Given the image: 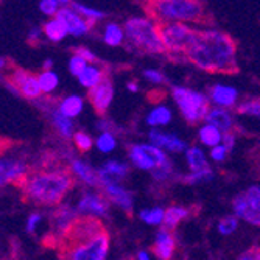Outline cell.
Masks as SVG:
<instances>
[{
    "mask_svg": "<svg viewBox=\"0 0 260 260\" xmlns=\"http://www.w3.org/2000/svg\"><path fill=\"white\" fill-rule=\"evenodd\" d=\"M185 59L203 72L232 74L237 70V45L228 33L217 28H204L200 30Z\"/></svg>",
    "mask_w": 260,
    "mask_h": 260,
    "instance_id": "1",
    "label": "cell"
},
{
    "mask_svg": "<svg viewBox=\"0 0 260 260\" xmlns=\"http://www.w3.org/2000/svg\"><path fill=\"white\" fill-rule=\"evenodd\" d=\"M72 187V170L58 164H44L30 169L27 178L20 184L23 198L38 206H58Z\"/></svg>",
    "mask_w": 260,
    "mask_h": 260,
    "instance_id": "2",
    "label": "cell"
},
{
    "mask_svg": "<svg viewBox=\"0 0 260 260\" xmlns=\"http://www.w3.org/2000/svg\"><path fill=\"white\" fill-rule=\"evenodd\" d=\"M147 13L159 25L162 23H188L209 25L210 16L203 0H147Z\"/></svg>",
    "mask_w": 260,
    "mask_h": 260,
    "instance_id": "3",
    "label": "cell"
},
{
    "mask_svg": "<svg viewBox=\"0 0 260 260\" xmlns=\"http://www.w3.org/2000/svg\"><path fill=\"white\" fill-rule=\"evenodd\" d=\"M125 36L131 49L144 55H162L165 53L160 25L150 16L129 17L125 23Z\"/></svg>",
    "mask_w": 260,
    "mask_h": 260,
    "instance_id": "4",
    "label": "cell"
},
{
    "mask_svg": "<svg viewBox=\"0 0 260 260\" xmlns=\"http://www.w3.org/2000/svg\"><path fill=\"white\" fill-rule=\"evenodd\" d=\"M62 260H106L109 252V234L103 232L81 240H62L56 245Z\"/></svg>",
    "mask_w": 260,
    "mask_h": 260,
    "instance_id": "5",
    "label": "cell"
},
{
    "mask_svg": "<svg viewBox=\"0 0 260 260\" xmlns=\"http://www.w3.org/2000/svg\"><path fill=\"white\" fill-rule=\"evenodd\" d=\"M198 35L200 30L188 23H162L160 25V38L165 53L172 58H185Z\"/></svg>",
    "mask_w": 260,
    "mask_h": 260,
    "instance_id": "6",
    "label": "cell"
},
{
    "mask_svg": "<svg viewBox=\"0 0 260 260\" xmlns=\"http://www.w3.org/2000/svg\"><path fill=\"white\" fill-rule=\"evenodd\" d=\"M172 97L188 123L195 125L198 122H204L210 109V102L206 93L193 90L190 87L175 86L172 89Z\"/></svg>",
    "mask_w": 260,
    "mask_h": 260,
    "instance_id": "7",
    "label": "cell"
},
{
    "mask_svg": "<svg viewBox=\"0 0 260 260\" xmlns=\"http://www.w3.org/2000/svg\"><path fill=\"white\" fill-rule=\"evenodd\" d=\"M28 172L30 167L23 160V157L8 153V148L4 153H0V187L8 184L20 187L23 179L27 178Z\"/></svg>",
    "mask_w": 260,
    "mask_h": 260,
    "instance_id": "8",
    "label": "cell"
},
{
    "mask_svg": "<svg viewBox=\"0 0 260 260\" xmlns=\"http://www.w3.org/2000/svg\"><path fill=\"white\" fill-rule=\"evenodd\" d=\"M8 87L16 93L28 100H38L42 95L38 75L31 74L30 70L14 67L8 75Z\"/></svg>",
    "mask_w": 260,
    "mask_h": 260,
    "instance_id": "9",
    "label": "cell"
},
{
    "mask_svg": "<svg viewBox=\"0 0 260 260\" xmlns=\"http://www.w3.org/2000/svg\"><path fill=\"white\" fill-rule=\"evenodd\" d=\"M56 17L64 23L69 36H75V38L86 36L90 33V30L93 27L87 19H84L72 7H62Z\"/></svg>",
    "mask_w": 260,
    "mask_h": 260,
    "instance_id": "10",
    "label": "cell"
},
{
    "mask_svg": "<svg viewBox=\"0 0 260 260\" xmlns=\"http://www.w3.org/2000/svg\"><path fill=\"white\" fill-rule=\"evenodd\" d=\"M80 217L78 210L70 207V206H61L59 209L55 210L53 214V220H52V228L53 232L50 235L52 243L56 246V243L59 242V239L67 232V229L74 224V221Z\"/></svg>",
    "mask_w": 260,
    "mask_h": 260,
    "instance_id": "11",
    "label": "cell"
},
{
    "mask_svg": "<svg viewBox=\"0 0 260 260\" xmlns=\"http://www.w3.org/2000/svg\"><path fill=\"white\" fill-rule=\"evenodd\" d=\"M87 99L90 102V105L93 106L97 114L105 115L106 111L109 109L112 99H114V86L112 83L106 78L103 83H100L99 86H95L93 89L89 90Z\"/></svg>",
    "mask_w": 260,
    "mask_h": 260,
    "instance_id": "12",
    "label": "cell"
},
{
    "mask_svg": "<svg viewBox=\"0 0 260 260\" xmlns=\"http://www.w3.org/2000/svg\"><path fill=\"white\" fill-rule=\"evenodd\" d=\"M77 210L80 215H92V217H108L109 203L108 198L99 193H86L78 201Z\"/></svg>",
    "mask_w": 260,
    "mask_h": 260,
    "instance_id": "13",
    "label": "cell"
},
{
    "mask_svg": "<svg viewBox=\"0 0 260 260\" xmlns=\"http://www.w3.org/2000/svg\"><path fill=\"white\" fill-rule=\"evenodd\" d=\"M209 102L215 108L231 109L239 102V90L228 84H214L207 90Z\"/></svg>",
    "mask_w": 260,
    "mask_h": 260,
    "instance_id": "14",
    "label": "cell"
},
{
    "mask_svg": "<svg viewBox=\"0 0 260 260\" xmlns=\"http://www.w3.org/2000/svg\"><path fill=\"white\" fill-rule=\"evenodd\" d=\"M232 207L237 218H242L252 226H260V206L255 204L246 193L235 197Z\"/></svg>",
    "mask_w": 260,
    "mask_h": 260,
    "instance_id": "15",
    "label": "cell"
},
{
    "mask_svg": "<svg viewBox=\"0 0 260 260\" xmlns=\"http://www.w3.org/2000/svg\"><path fill=\"white\" fill-rule=\"evenodd\" d=\"M175 249H176L175 235L167 228H162L156 234V240H154V243L151 246L153 254L159 260H172V257L175 254Z\"/></svg>",
    "mask_w": 260,
    "mask_h": 260,
    "instance_id": "16",
    "label": "cell"
},
{
    "mask_svg": "<svg viewBox=\"0 0 260 260\" xmlns=\"http://www.w3.org/2000/svg\"><path fill=\"white\" fill-rule=\"evenodd\" d=\"M102 187L105 197L109 201H112L114 204H117L126 212L133 210V195L123 185H120L119 182H105L102 184Z\"/></svg>",
    "mask_w": 260,
    "mask_h": 260,
    "instance_id": "17",
    "label": "cell"
},
{
    "mask_svg": "<svg viewBox=\"0 0 260 260\" xmlns=\"http://www.w3.org/2000/svg\"><path fill=\"white\" fill-rule=\"evenodd\" d=\"M150 140H151L153 145H156V147H159L162 150H169V151H173V153L187 151V144L184 140H181L175 134L162 133L157 128H153L150 131Z\"/></svg>",
    "mask_w": 260,
    "mask_h": 260,
    "instance_id": "18",
    "label": "cell"
},
{
    "mask_svg": "<svg viewBox=\"0 0 260 260\" xmlns=\"http://www.w3.org/2000/svg\"><path fill=\"white\" fill-rule=\"evenodd\" d=\"M204 123H209L212 126L218 128L223 134L224 133H231L234 129V115L231 114L229 109H224V108H210L206 119H204Z\"/></svg>",
    "mask_w": 260,
    "mask_h": 260,
    "instance_id": "19",
    "label": "cell"
},
{
    "mask_svg": "<svg viewBox=\"0 0 260 260\" xmlns=\"http://www.w3.org/2000/svg\"><path fill=\"white\" fill-rule=\"evenodd\" d=\"M129 173V167L125 162H119V160H109L106 162L103 167L99 170V176H100V182H120L123 178H126Z\"/></svg>",
    "mask_w": 260,
    "mask_h": 260,
    "instance_id": "20",
    "label": "cell"
},
{
    "mask_svg": "<svg viewBox=\"0 0 260 260\" xmlns=\"http://www.w3.org/2000/svg\"><path fill=\"white\" fill-rule=\"evenodd\" d=\"M128 156L133 165H136L137 169L142 170H154L156 169V162L150 156L145 144H133L128 147Z\"/></svg>",
    "mask_w": 260,
    "mask_h": 260,
    "instance_id": "21",
    "label": "cell"
},
{
    "mask_svg": "<svg viewBox=\"0 0 260 260\" xmlns=\"http://www.w3.org/2000/svg\"><path fill=\"white\" fill-rule=\"evenodd\" d=\"M70 170H72V173L77 178H80L84 184H87L90 187H99V185H102L99 172L93 170L89 164H86L83 160H72V164H70Z\"/></svg>",
    "mask_w": 260,
    "mask_h": 260,
    "instance_id": "22",
    "label": "cell"
},
{
    "mask_svg": "<svg viewBox=\"0 0 260 260\" xmlns=\"http://www.w3.org/2000/svg\"><path fill=\"white\" fill-rule=\"evenodd\" d=\"M105 80H106L105 69L102 66H97V64H87V67L83 70V74L78 77L80 84L83 87H86L87 90H90L95 86H99Z\"/></svg>",
    "mask_w": 260,
    "mask_h": 260,
    "instance_id": "23",
    "label": "cell"
},
{
    "mask_svg": "<svg viewBox=\"0 0 260 260\" xmlns=\"http://www.w3.org/2000/svg\"><path fill=\"white\" fill-rule=\"evenodd\" d=\"M102 39L109 47H120L123 42H126L125 28L117 22H108L102 31Z\"/></svg>",
    "mask_w": 260,
    "mask_h": 260,
    "instance_id": "24",
    "label": "cell"
},
{
    "mask_svg": "<svg viewBox=\"0 0 260 260\" xmlns=\"http://www.w3.org/2000/svg\"><path fill=\"white\" fill-rule=\"evenodd\" d=\"M83 108H84V100H83V97H80V95H67V97H64L59 103H58V106H56V109L61 112V114H64L66 117H69V119H75V117H78L81 112H83Z\"/></svg>",
    "mask_w": 260,
    "mask_h": 260,
    "instance_id": "25",
    "label": "cell"
},
{
    "mask_svg": "<svg viewBox=\"0 0 260 260\" xmlns=\"http://www.w3.org/2000/svg\"><path fill=\"white\" fill-rule=\"evenodd\" d=\"M42 31H44V38L49 39L50 42H61L69 36L64 23L58 17H50L42 25Z\"/></svg>",
    "mask_w": 260,
    "mask_h": 260,
    "instance_id": "26",
    "label": "cell"
},
{
    "mask_svg": "<svg viewBox=\"0 0 260 260\" xmlns=\"http://www.w3.org/2000/svg\"><path fill=\"white\" fill-rule=\"evenodd\" d=\"M172 111L169 106L165 105H157L156 108H153L150 111V114L147 115V125L151 126V128H160V126H165L172 122Z\"/></svg>",
    "mask_w": 260,
    "mask_h": 260,
    "instance_id": "27",
    "label": "cell"
},
{
    "mask_svg": "<svg viewBox=\"0 0 260 260\" xmlns=\"http://www.w3.org/2000/svg\"><path fill=\"white\" fill-rule=\"evenodd\" d=\"M190 214V210L182 206H170L169 209H165V217H164V226L169 231H173L175 228H178V224L185 220Z\"/></svg>",
    "mask_w": 260,
    "mask_h": 260,
    "instance_id": "28",
    "label": "cell"
},
{
    "mask_svg": "<svg viewBox=\"0 0 260 260\" xmlns=\"http://www.w3.org/2000/svg\"><path fill=\"white\" fill-rule=\"evenodd\" d=\"M198 139H200V142L203 145L214 148V147L220 145L223 142V133L218 128L206 123L198 129Z\"/></svg>",
    "mask_w": 260,
    "mask_h": 260,
    "instance_id": "29",
    "label": "cell"
},
{
    "mask_svg": "<svg viewBox=\"0 0 260 260\" xmlns=\"http://www.w3.org/2000/svg\"><path fill=\"white\" fill-rule=\"evenodd\" d=\"M38 80H39L42 95H50V93H53L59 86V77L53 69H50V70L42 69L38 74Z\"/></svg>",
    "mask_w": 260,
    "mask_h": 260,
    "instance_id": "30",
    "label": "cell"
},
{
    "mask_svg": "<svg viewBox=\"0 0 260 260\" xmlns=\"http://www.w3.org/2000/svg\"><path fill=\"white\" fill-rule=\"evenodd\" d=\"M50 117H52L53 126L56 128V131L62 137H66V139L74 137L75 133H74V122H72V119H69V117H66L64 114H61L58 109H52Z\"/></svg>",
    "mask_w": 260,
    "mask_h": 260,
    "instance_id": "31",
    "label": "cell"
},
{
    "mask_svg": "<svg viewBox=\"0 0 260 260\" xmlns=\"http://www.w3.org/2000/svg\"><path fill=\"white\" fill-rule=\"evenodd\" d=\"M72 7L77 13H80L84 19H87L92 25H95V23L102 22L105 17H106V13L99 10V8H93V7H89V5H84V4H80V2H72Z\"/></svg>",
    "mask_w": 260,
    "mask_h": 260,
    "instance_id": "32",
    "label": "cell"
},
{
    "mask_svg": "<svg viewBox=\"0 0 260 260\" xmlns=\"http://www.w3.org/2000/svg\"><path fill=\"white\" fill-rule=\"evenodd\" d=\"M185 157H187L188 167H190L192 172H200V170H204V169L209 167L203 150L198 148V147H190V148H187Z\"/></svg>",
    "mask_w": 260,
    "mask_h": 260,
    "instance_id": "33",
    "label": "cell"
},
{
    "mask_svg": "<svg viewBox=\"0 0 260 260\" xmlns=\"http://www.w3.org/2000/svg\"><path fill=\"white\" fill-rule=\"evenodd\" d=\"M140 220L147 223V224H151V226H157L160 223H164V217H165V210L162 207H153V209H144L140 210L139 214Z\"/></svg>",
    "mask_w": 260,
    "mask_h": 260,
    "instance_id": "34",
    "label": "cell"
},
{
    "mask_svg": "<svg viewBox=\"0 0 260 260\" xmlns=\"http://www.w3.org/2000/svg\"><path fill=\"white\" fill-rule=\"evenodd\" d=\"M97 148L102 153H111L115 147H117V139L114 133H102L97 137Z\"/></svg>",
    "mask_w": 260,
    "mask_h": 260,
    "instance_id": "35",
    "label": "cell"
},
{
    "mask_svg": "<svg viewBox=\"0 0 260 260\" xmlns=\"http://www.w3.org/2000/svg\"><path fill=\"white\" fill-rule=\"evenodd\" d=\"M237 112L242 115H251L260 119V100H245L240 105H237Z\"/></svg>",
    "mask_w": 260,
    "mask_h": 260,
    "instance_id": "36",
    "label": "cell"
},
{
    "mask_svg": "<svg viewBox=\"0 0 260 260\" xmlns=\"http://www.w3.org/2000/svg\"><path fill=\"white\" fill-rule=\"evenodd\" d=\"M212 176H214V172H212L210 167L204 169V170H200V172H192V173H188L187 176L182 178V181L188 185H195L198 182H203V181H209L212 179Z\"/></svg>",
    "mask_w": 260,
    "mask_h": 260,
    "instance_id": "37",
    "label": "cell"
},
{
    "mask_svg": "<svg viewBox=\"0 0 260 260\" xmlns=\"http://www.w3.org/2000/svg\"><path fill=\"white\" fill-rule=\"evenodd\" d=\"M61 5L56 2V0H39V11L47 16V17H56L58 13L61 11Z\"/></svg>",
    "mask_w": 260,
    "mask_h": 260,
    "instance_id": "38",
    "label": "cell"
},
{
    "mask_svg": "<svg viewBox=\"0 0 260 260\" xmlns=\"http://www.w3.org/2000/svg\"><path fill=\"white\" fill-rule=\"evenodd\" d=\"M74 144H75V147H77L80 151L86 153V151H89V150L92 148L93 140H92V137H90L87 133L78 131V133L74 134Z\"/></svg>",
    "mask_w": 260,
    "mask_h": 260,
    "instance_id": "39",
    "label": "cell"
},
{
    "mask_svg": "<svg viewBox=\"0 0 260 260\" xmlns=\"http://www.w3.org/2000/svg\"><path fill=\"white\" fill-rule=\"evenodd\" d=\"M87 61H84L81 56H78V55H72V56H70V59H69V72L70 74H72L74 77H80L81 74H83V70L87 67Z\"/></svg>",
    "mask_w": 260,
    "mask_h": 260,
    "instance_id": "40",
    "label": "cell"
},
{
    "mask_svg": "<svg viewBox=\"0 0 260 260\" xmlns=\"http://www.w3.org/2000/svg\"><path fill=\"white\" fill-rule=\"evenodd\" d=\"M239 226V218L234 217V215H228L224 218L220 220L218 223V232L223 235H231L235 229Z\"/></svg>",
    "mask_w": 260,
    "mask_h": 260,
    "instance_id": "41",
    "label": "cell"
},
{
    "mask_svg": "<svg viewBox=\"0 0 260 260\" xmlns=\"http://www.w3.org/2000/svg\"><path fill=\"white\" fill-rule=\"evenodd\" d=\"M144 78L151 83V84H156V86H162L167 78H165L164 72H160L159 69H145L144 70Z\"/></svg>",
    "mask_w": 260,
    "mask_h": 260,
    "instance_id": "42",
    "label": "cell"
},
{
    "mask_svg": "<svg viewBox=\"0 0 260 260\" xmlns=\"http://www.w3.org/2000/svg\"><path fill=\"white\" fill-rule=\"evenodd\" d=\"M173 176V165L169 164V165H165V167H159V169H154L153 170V178L159 182H164V181H167Z\"/></svg>",
    "mask_w": 260,
    "mask_h": 260,
    "instance_id": "43",
    "label": "cell"
},
{
    "mask_svg": "<svg viewBox=\"0 0 260 260\" xmlns=\"http://www.w3.org/2000/svg\"><path fill=\"white\" fill-rule=\"evenodd\" d=\"M75 55L81 56L84 61H87L89 64H95L97 62V55L93 53L90 49H87V47H78V49L75 50Z\"/></svg>",
    "mask_w": 260,
    "mask_h": 260,
    "instance_id": "44",
    "label": "cell"
},
{
    "mask_svg": "<svg viewBox=\"0 0 260 260\" xmlns=\"http://www.w3.org/2000/svg\"><path fill=\"white\" fill-rule=\"evenodd\" d=\"M228 148L223 145V144H220V145H217V147H214L212 148V151H210V157L214 159L215 162H223V160H226V157H228Z\"/></svg>",
    "mask_w": 260,
    "mask_h": 260,
    "instance_id": "45",
    "label": "cell"
},
{
    "mask_svg": "<svg viewBox=\"0 0 260 260\" xmlns=\"http://www.w3.org/2000/svg\"><path fill=\"white\" fill-rule=\"evenodd\" d=\"M41 220H42L41 214H33V215L28 218V223H27V231H28L30 234H33V232L36 231L38 224L41 223Z\"/></svg>",
    "mask_w": 260,
    "mask_h": 260,
    "instance_id": "46",
    "label": "cell"
},
{
    "mask_svg": "<svg viewBox=\"0 0 260 260\" xmlns=\"http://www.w3.org/2000/svg\"><path fill=\"white\" fill-rule=\"evenodd\" d=\"M255 204H258L260 206V187L258 185H252V187H249L248 190L245 192Z\"/></svg>",
    "mask_w": 260,
    "mask_h": 260,
    "instance_id": "47",
    "label": "cell"
},
{
    "mask_svg": "<svg viewBox=\"0 0 260 260\" xmlns=\"http://www.w3.org/2000/svg\"><path fill=\"white\" fill-rule=\"evenodd\" d=\"M223 145L228 148V151H231L234 148V145H235V134L232 131L223 134Z\"/></svg>",
    "mask_w": 260,
    "mask_h": 260,
    "instance_id": "48",
    "label": "cell"
},
{
    "mask_svg": "<svg viewBox=\"0 0 260 260\" xmlns=\"http://www.w3.org/2000/svg\"><path fill=\"white\" fill-rule=\"evenodd\" d=\"M42 36H44L42 27H31L30 31H28V39H30L31 42H38Z\"/></svg>",
    "mask_w": 260,
    "mask_h": 260,
    "instance_id": "49",
    "label": "cell"
},
{
    "mask_svg": "<svg viewBox=\"0 0 260 260\" xmlns=\"http://www.w3.org/2000/svg\"><path fill=\"white\" fill-rule=\"evenodd\" d=\"M237 260H257V252H255V248H251L248 251H245Z\"/></svg>",
    "mask_w": 260,
    "mask_h": 260,
    "instance_id": "50",
    "label": "cell"
},
{
    "mask_svg": "<svg viewBox=\"0 0 260 260\" xmlns=\"http://www.w3.org/2000/svg\"><path fill=\"white\" fill-rule=\"evenodd\" d=\"M136 260H150V255L145 251H139L137 255H136Z\"/></svg>",
    "mask_w": 260,
    "mask_h": 260,
    "instance_id": "51",
    "label": "cell"
},
{
    "mask_svg": "<svg viewBox=\"0 0 260 260\" xmlns=\"http://www.w3.org/2000/svg\"><path fill=\"white\" fill-rule=\"evenodd\" d=\"M126 87H128V90H129V92H133V93L139 90V86H137V83H136V81H128Z\"/></svg>",
    "mask_w": 260,
    "mask_h": 260,
    "instance_id": "52",
    "label": "cell"
},
{
    "mask_svg": "<svg viewBox=\"0 0 260 260\" xmlns=\"http://www.w3.org/2000/svg\"><path fill=\"white\" fill-rule=\"evenodd\" d=\"M50 69H53V61H52V59H45V62H44V70H50Z\"/></svg>",
    "mask_w": 260,
    "mask_h": 260,
    "instance_id": "53",
    "label": "cell"
},
{
    "mask_svg": "<svg viewBox=\"0 0 260 260\" xmlns=\"http://www.w3.org/2000/svg\"><path fill=\"white\" fill-rule=\"evenodd\" d=\"M56 2H58L61 7H70V5H72V0H56Z\"/></svg>",
    "mask_w": 260,
    "mask_h": 260,
    "instance_id": "54",
    "label": "cell"
},
{
    "mask_svg": "<svg viewBox=\"0 0 260 260\" xmlns=\"http://www.w3.org/2000/svg\"><path fill=\"white\" fill-rule=\"evenodd\" d=\"M8 66V61L5 59V58H2V56H0V70H4L5 67Z\"/></svg>",
    "mask_w": 260,
    "mask_h": 260,
    "instance_id": "55",
    "label": "cell"
},
{
    "mask_svg": "<svg viewBox=\"0 0 260 260\" xmlns=\"http://www.w3.org/2000/svg\"><path fill=\"white\" fill-rule=\"evenodd\" d=\"M7 150V144H4L2 140H0V153H4Z\"/></svg>",
    "mask_w": 260,
    "mask_h": 260,
    "instance_id": "56",
    "label": "cell"
},
{
    "mask_svg": "<svg viewBox=\"0 0 260 260\" xmlns=\"http://www.w3.org/2000/svg\"><path fill=\"white\" fill-rule=\"evenodd\" d=\"M255 252H257V260H260V248L255 246Z\"/></svg>",
    "mask_w": 260,
    "mask_h": 260,
    "instance_id": "57",
    "label": "cell"
},
{
    "mask_svg": "<svg viewBox=\"0 0 260 260\" xmlns=\"http://www.w3.org/2000/svg\"><path fill=\"white\" fill-rule=\"evenodd\" d=\"M0 4H2V0H0Z\"/></svg>",
    "mask_w": 260,
    "mask_h": 260,
    "instance_id": "58",
    "label": "cell"
}]
</instances>
